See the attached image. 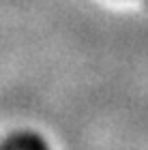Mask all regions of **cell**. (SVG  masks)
Listing matches in <instances>:
<instances>
[{"label": "cell", "mask_w": 148, "mask_h": 150, "mask_svg": "<svg viewBox=\"0 0 148 150\" xmlns=\"http://www.w3.org/2000/svg\"><path fill=\"white\" fill-rule=\"evenodd\" d=\"M0 150H50V148L41 135L30 133V131H19V133L9 135L0 144Z\"/></svg>", "instance_id": "1"}]
</instances>
